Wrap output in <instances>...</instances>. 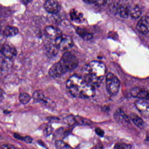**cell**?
Here are the masks:
<instances>
[{
    "label": "cell",
    "mask_w": 149,
    "mask_h": 149,
    "mask_svg": "<svg viewBox=\"0 0 149 149\" xmlns=\"http://www.w3.org/2000/svg\"><path fill=\"white\" fill-rule=\"evenodd\" d=\"M66 87L74 97L90 98L95 94V88L87 83L82 77L78 74L71 76L67 80Z\"/></svg>",
    "instance_id": "obj_1"
},
{
    "label": "cell",
    "mask_w": 149,
    "mask_h": 149,
    "mask_svg": "<svg viewBox=\"0 0 149 149\" xmlns=\"http://www.w3.org/2000/svg\"><path fill=\"white\" fill-rule=\"evenodd\" d=\"M106 72L104 63L99 61H92L84 68L82 77L87 83L95 88L101 85Z\"/></svg>",
    "instance_id": "obj_2"
},
{
    "label": "cell",
    "mask_w": 149,
    "mask_h": 149,
    "mask_svg": "<svg viewBox=\"0 0 149 149\" xmlns=\"http://www.w3.org/2000/svg\"><path fill=\"white\" fill-rule=\"evenodd\" d=\"M78 63V59L74 55L70 52H66L60 61L50 68L49 74L53 78H58L76 68Z\"/></svg>",
    "instance_id": "obj_3"
},
{
    "label": "cell",
    "mask_w": 149,
    "mask_h": 149,
    "mask_svg": "<svg viewBox=\"0 0 149 149\" xmlns=\"http://www.w3.org/2000/svg\"><path fill=\"white\" fill-rule=\"evenodd\" d=\"M106 88L109 95L115 96L118 93L120 87V82L118 78L113 73L107 74L105 80Z\"/></svg>",
    "instance_id": "obj_4"
},
{
    "label": "cell",
    "mask_w": 149,
    "mask_h": 149,
    "mask_svg": "<svg viewBox=\"0 0 149 149\" xmlns=\"http://www.w3.org/2000/svg\"><path fill=\"white\" fill-rule=\"evenodd\" d=\"M114 7L116 13L122 18L126 19L130 15L131 6L126 0H118L115 3Z\"/></svg>",
    "instance_id": "obj_5"
},
{
    "label": "cell",
    "mask_w": 149,
    "mask_h": 149,
    "mask_svg": "<svg viewBox=\"0 0 149 149\" xmlns=\"http://www.w3.org/2000/svg\"><path fill=\"white\" fill-rule=\"evenodd\" d=\"M58 47L59 50L64 51L68 50L72 47L74 42L71 37L68 35H63L54 41Z\"/></svg>",
    "instance_id": "obj_6"
},
{
    "label": "cell",
    "mask_w": 149,
    "mask_h": 149,
    "mask_svg": "<svg viewBox=\"0 0 149 149\" xmlns=\"http://www.w3.org/2000/svg\"><path fill=\"white\" fill-rule=\"evenodd\" d=\"M44 9L52 14H56L60 11L61 7L57 0H47L44 4Z\"/></svg>",
    "instance_id": "obj_7"
},
{
    "label": "cell",
    "mask_w": 149,
    "mask_h": 149,
    "mask_svg": "<svg viewBox=\"0 0 149 149\" xmlns=\"http://www.w3.org/2000/svg\"><path fill=\"white\" fill-rule=\"evenodd\" d=\"M130 94L132 96L143 100H149V92L146 89L136 87L130 91Z\"/></svg>",
    "instance_id": "obj_8"
},
{
    "label": "cell",
    "mask_w": 149,
    "mask_h": 149,
    "mask_svg": "<svg viewBox=\"0 0 149 149\" xmlns=\"http://www.w3.org/2000/svg\"><path fill=\"white\" fill-rule=\"evenodd\" d=\"M44 33L47 38L52 41H55L62 35L61 32L59 29L53 26H50L46 27Z\"/></svg>",
    "instance_id": "obj_9"
},
{
    "label": "cell",
    "mask_w": 149,
    "mask_h": 149,
    "mask_svg": "<svg viewBox=\"0 0 149 149\" xmlns=\"http://www.w3.org/2000/svg\"><path fill=\"white\" fill-rule=\"evenodd\" d=\"M0 52L8 59H12L16 56L17 54V50L14 46L6 43L3 44Z\"/></svg>",
    "instance_id": "obj_10"
},
{
    "label": "cell",
    "mask_w": 149,
    "mask_h": 149,
    "mask_svg": "<svg viewBox=\"0 0 149 149\" xmlns=\"http://www.w3.org/2000/svg\"><path fill=\"white\" fill-rule=\"evenodd\" d=\"M135 105L141 115L146 118H148L149 115V106L148 102L145 100H138L135 102Z\"/></svg>",
    "instance_id": "obj_11"
},
{
    "label": "cell",
    "mask_w": 149,
    "mask_h": 149,
    "mask_svg": "<svg viewBox=\"0 0 149 149\" xmlns=\"http://www.w3.org/2000/svg\"><path fill=\"white\" fill-rule=\"evenodd\" d=\"M138 31L142 34H147L149 32V18L148 16H143L140 19L136 25Z\"/></svg>",
    "instance_id": "obj_12"
},
{
    "label": "cell",
    "mask_w": 149,
    "mask_h": 149,
    "mask_svg": "<svg viewBox=\"0 0 149 149\" xmlns=\"http://www.w3.org/2000/svg\"><path fill=\"white\" fill-rule=\"evenodd\" d=\"M45 49L47 54L51 56H55L59 52V49L55 42L52 41H49L45 44Z\"/></svg>",
    "instance_id": "obj_13"
},
{
    "label": "cell",
    "mask_w": 149,
    "mask_h": 149,
    "mask_svg": "<svg viewBox=\"0 0 149 149\" xmlns=\"http://www.w3.org/2000/svg\"><path fill=\"white\" fill-rule=\"evenodd\" d=\"M114 117L118 122L121 123L130 122V118L121 109L117 110L114 115Z\"/></svg>",
    "instance_id": "obj_14"
},
{
    "label": "cell",
    "mask_w": 149,
    "mask_h": 149,
    "mask_svg": "<svg viewBox=\"0 0 149 149\" xmlns=\"http://www.w3.org/2000/svg\"><path fill=\"white\" fill-rule=\"evenodd\" d=\"M19 32V29L16 27L7 26L4 29L3 35L6 37H13L16 35Z\"/></svg>",
    "instance_id": "obj_15"
},
{
    "label": "cell",
    "mask_w": 149,
    "mask_h": 149,
    "mask_svg": "<svg viewBox=\"0 0 149 149\" xmlns=\"http://www.w3.org/2000/svg\"><path fill=\"white\" fill-rule=\"evenodd\" d=\"M76 32L79 36L85 40H90L93 38V35L90 33L87 29L78 27L76 29Z\"/></svg>",
    "instance_id": "obj_16"
},
{
    "label": "cell",
    "mask_w": 149,
    "mask_h": 149,
    "mask_svg": "<svg viewBox=\"0 0 149 149\" xmlns=\"http://www.w3.org/2000/svg\"><path fill=\"white\" fill-rule=\"evenodd\" d=\"M130 119L132 121L135 125H136L138 127L143 129L144 125V123L143 119L139 117L135 113H131L130 115Z\"/></svg>",
    "instance_id": "obj_17"
},
{
    "label": "cell",
    "mask_w": 149,
    "mask_h": 149,
    "mask_svg": "<svg viewBox=\"0 0 149 149\" xmlns=\"http://www.w3.org/2000/svg\"><path fill=\"white\" fill-rule=\"evenodd\" d=\"M142 13V8L138 5H136L132 7H131L130 15L133 19L139 18L141 16Z\"/></svg>",
    "instance_id": "obj_18"
},
{
    "label": "cell",
    "mask_w": 149,
    "mask_h": 149,
    "mask_svg": "<svg viewBox=\"0 0 149 149\" xmlns=\"http://www.w3.org/2000/svg\"><path fill=\"white\" fill-rule=\"evenodd\" d=\"M70 19L72 21L80 22L83 18L82 14L79 13L75 9H72L70 13Z\"/></svg>",
    "instance_id": "obj_19"
},
{
    "label": "cell",
    "mask_w": 149,
    "mask_h": 149,
    "mask_svg": "<svg viewBox=\"0 0 149 149\" xmlns=\"http://www.w3.org/2000/svg\"><path fill=\"white\" fill-rule=\"evenodd\" d=\"M40 104L50 109H54L56 106L55 103L52 99L46 97L43 98Z\"/></svg>",
    "instance_id": "obj_20"
},
{
    "label": "cell",
    "mask_w": 149,
    "mask_h": 149,
    "mask_svg": "<svg viewBox=\"0 0 149 149\" xmlns=\"http://www.w3.org/2000/svg\"><path fill=\"white\" fill-rule=\"evenodd\" d=\"M32 97L34 102L40 103L41 102L45 96L42 91L37 90L34 92Z\"/></svg>",
    "instance_id": "obj_21"
},
{
    "label": "cell",
    "mask_w": 149,
    "mask_h": 149,
    "mask_svg": "<svg viewBox=\"0 0 149 149\" xmlns=\"http://www.w3.org/2000/svg\"><path fill=\"white\" fill-rule=\"evenodd\" d=\"M31 99V96L28 93H22L19 96V100L20 102L23 104H27L30 102Z\"/></svg>",
    "instance_id": "obj_22"
},
{
    "label": "cell",
    "mask_w": 149,
    "mask_h": 149,
    "mask_svg": "<svg viewBox=\"0 0 149 149\" xmlns=\"http://www.w3.org/2000/svg\"><path fill=\"white\" fill-rule=\"evenodd\" d=\"M55 146L56 148L59 149H71L72 148V147L69 145L61 139H58L56 141Z\"/></svg>",
    "instance_id": "obj_23"
},
{
    "label": "cell",
    "mask_w": 149,
    "mask_h": 149,
    "mask_svg": "<svg viewBox=\"0 0 149 149\" xmlns=\"http://www.w3.org/2000/svg\"><path fill=\"white\" fill-rule=\"evenodd\" d=\"M14 136L16 139L24 141V142H26L27 143H32L33 141V138L29 136H26L23 137L20 136L19 134L14 133Z\"/></svg>",
    "instance_id": "obj_24"
},
{
    "label": "cell",
    "mask_w": 149,
    "mask_h": 149,
    "mask_svg": "<svg viewBox=\"0 0 149 149\" xmlns=\"http://www.w3.org/2000/svg\"><path fill=\"white\" fill-rule=\"evenodd\" d=\"M115 149H130L131 146L128 144L123 143H118L115 145L114 147Z\"/></svg>",
    "instance_id": "obj_25"
},
{
    "label": "cell",
    "mask_w": 149,
    "mask_h": 149,
    "mask_svg": "<svg viewBox=\"0 0 149 149\" xmlns=\"http://www.w3.org/2000/svg\"><path fill=\"white\" fill-rule=\"evenodd\" d=\"M53 131V129L52 126L50 125L47 124L44 127L43 129V133L45 136H49Z\"/></svg>",
    "instance_id": "obj_26"
},
{
    "label": "cell",
    "mask_w": 149,
    "mask_h": 149,
    "mask_svg": "<svg viewBox=\"0 0 149 149\" xmlns=\"http://www.w3.org/2000/svg\"><path fill=\"white\" fill-rule=\"evenodd\" d=\"M69 131L67 129L65 128H61L60 129H58L56 131V136L60 135V137H61L62 136V137L63 136L64 137L67 135V133Z\"/></svg>",
    "instance_id": "obj_27"
},
{
    "label": "cell",
    "mask_w": 149,
    "mask_h": 149,
    "mask_svg": "<svg viewBox=\"0 0 149 149\" xmlns=\"http://www.w3.org/2000/svg\"><path fill=\"white\" fill-rule=\"evenodd\" d=\"M109 0H96L95 4L98 6H104L107 5Z\"/></svg>",
    "instance_id": "obj_28"
},
{
    "label": "cell",
    "mask_w": 149,
    "mask_h": 149,
    "mask_svg": "<svg viewBox=\"0 0 149 149\" xmlns=\"http://www.w3.org/2000/svg\"><path fill=\"white\" fill-rule=\"evenodd\" d=\"M95 132L99 136L103 137L104 136V132L103 130L100 128H96L95 130Z\"/></svg>",
    "instance_id": "obj_29"
},
{
    "label": "cell",
    "mask_w": 149,
    "mask_h": 149,
    "mask_svg": "<svg viewBox=\"0 0 149 149\" xmlns=\"http://www.w3.org/2000/svg\"><path fill=\"white\" fill-rule=\"evenodd\" d=\"M1 148L2 149H14L15 147L13 145L6 144L1 146Z\"/></svg>",
    "instance_id": "obj_30"
},
{
    "label": "cell",
    "mask_w": 149,
    "mask_h": 149,
    "mask_svg": "<svg viewBox=\"0 0 149 149\" xmlns=\"http://www.w3.org/2000/svg\"><path fill=\"white\" fill-rule=\"evenodd\" d=\"M83 1L87 4H95L96 0H83Z\"/></svg>",
    "instance_id": "obj_31"
},
{
    "label": "cell",
    "mask_w": 149,
    "mask_h": 149,
    "mask_svg": "<svg viewBox=\"0 0 149 149\" xmlns=\"http://www.w3.org/2000/svg\"><path fill=\"white\" fill-rule=\"evenodd\" d=\"M33 0H21V1L24 4H28L32 2Z\"/></svg>",
    "instance_id": "obj_32"
},
{
    "label": "cell",
    "mask_w": 149,
    "mask_h": 149,
    "mask_svg": "<svg viewBox=\"0 0 149 149\" xmlns=\"http://www.w3.org/2000/svg\"><path fill=\"white\" fill-rule=\"evenodd\" d=\"M4 94V91L2 89H1V88H0V98L1 97L3 96V95Z\"/></svg>",
    "instance_id": "obj_33"
},
{
    "label": "cell",
    "mask_w": 149,
    "mask_h": 149,
    "mask_svg": "<svg viewBox=\"0 0 149 149\" xmlns=\"http://www.w3.org/2000/svg\"><path fill=\"white\" fill-rule=\"evenodd\" d=\"M1 58H0V70L1 69L2 64H3V61H2V60Z\"/></svg>",
    "instance_id": "obj_34"
}]
</instances>
